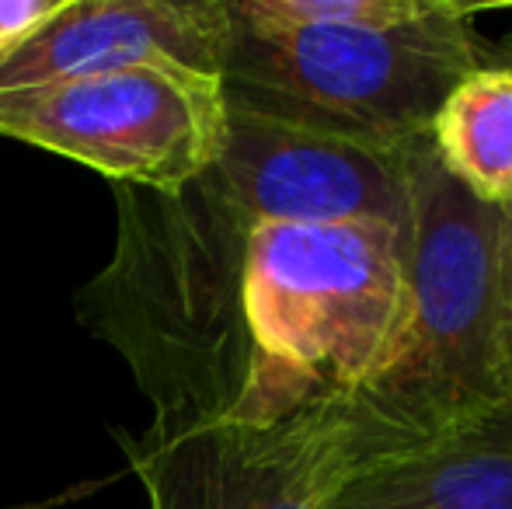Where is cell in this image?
<instances>
[{"label":"cell","instance_id":"9c48e42d","mask_svg":"<svg viewBox=\"0 0 512 509\" xmlns=\"http://www.w3.org/2000/svg\"><path fill=\"white\" fill-rule=\"evenodd\" d=\"M335 509H512V405L356 468Z\"/></svg>","mask_w":512,"mask_h":509},{"label":"cell","instance_id":"4fadbf2b","mask_svg":"<svg viewBox=\"0 0 512 509\" xmlns=\"http://www.w3.org/2000/svg\"><path fill=\"white\" fill-rule=\"evenodd\" d=\"M509 217H512V210H509Z\"/></svg>","mask_w":512,"mask_h":509},{"label":"cell","instance_id":"7a4b0ae2","mask_svg":"<svg viewBox=\"0 0 512 509\" xmlns=\"http://www.w3.org/2000/svg\"><path fill=\"white\" fill-rule=\"evenodd\" d=\"M405 304L387 353L342 394L352 471L512 405V217L464 192L429 133L408 154Z\"/></svg>","mask_w":512,"mask_h":509},{"label":"cell","instance_id":"3957f363","mask_svg":"<svg viewBox=\"0 0 512 509\" xmlns=\"http://www.w3.org/2000/svg\"><path fill=\"white\" fill-rule=\"evenodd\" d=\"M223 98L279 123L408 147L429 133L439 105L474 70L512 63L485 42L464 4L394 28H279L258 25L230 4Z\"/></svg>","mask_w":512,"mask_h":509},{"label":"cell","instance_id":"5b68a950","mask_svg":"<svg viewBox=\"0 0 512 509\" xmlns=\"http://www.w3.org/2000/svg\"><path fill=\"white\" fill-rule=\"evenodd\" d=\"M223 133V81L178 63L0 91V136L81 161L115 185L178 189L216 161Z\"/></svg>","mask_w":512,"mask_h":509},{"label":"cell","instance_id":"6da1fadb","mask_svg":"<svg viewBox=\"0 0 512 509\" xmlns=\"http://www.w3.org/2000/svg\"><path fill=\"white\" fill-rule=\"evenodd\" d=\"M119 241L81 293V321L112 342L154 422L279 419L321 398L286 381L244 321L255 220L203 171L178 189L115 185Z\"/></svg>","mask_w":512,"mask_h":509},{"label":"cell","instance_id":"277c9868","mask_svg":"<svg viewBox=\"0 0 512 509\" xmlns=\"http://www.w3.org/2000/svg\"><path fill=\"white\" fill-rule=\"evenodd\" d=\"M241 297L272 370L310 394L349 391L398 332L405 231L380 220L255 227Z\"/></svg>","mask_w":512,"mask_h":509},{"label":"cell","instance_id":"ba28073f","mask_svg":"<svg viewBox=\"0 0 512 509\" xmlns=\"http://www.w3.org/2000/svg\"><path fill=\"white\" fill-rule=\"evenodd\" d=\"M230 32V0H67L32 35L0 53V91L140 63H178L220 77Z\"/></svg>","mask_w":512,"mask_h":509},{"label":"cell","instance_id":"30bf717a","mask_svg":"<svg viewBox=\"0 0 512 509\" xmlns=\"http://www.w3.org/2000/svg\"><path fill=\"white\" fill-rule=\"evenodd\" d=\"M429 140L446 175L478 203L512 210V67H485L439 105Z\"/></svg>","mask_w":512,"mask_h":509},{"label":"cell","instance_id":"5bb4252c","mask_svg":"<svg viewBox=\"0 0 512 509\" xmlns=\"http://www.w3.org/2000/svg\"><path fill=\"white\" fill-rule=\"evenodd\" d=\"M509 67H512V63H509Z\"/></svg>","mask_w":512,"mask_h":509},{"label":"cell","instance_id":"52a82bcc","mask_svg":"<svg viewBox=\"0 0 512 509\" xmlns=\"http://www.w3.org/2000/svg\"><path fill=\"white\" fill-rule=\"evenodd\" d=\"M408 154L411 143L373 147L227 102L223 147L206 171L258 227L380 220L405 231Z\"/></svg>","mask_w":512,"mask_h":509},{"label":"cell","instance_id":"8fae6325","mask_svg":"<svg viewBox=\"0 0 512 509\" xmlns=\"http://www.w3.org/2000/svg\"><path fill=\"white\" fill-rule=\"evenodd\" d=\"M258 25L279 28H394L436 11L439 0H230Z\"/></svg>","mask_w":512,"mask_h":509},{"label":"cell","instance_id":"7c38bea8","mask_svg":"<svg viewBox=\"0 0 512 509\" xmlns=\"http://www.w3.org/2000/svg\"><path fill=\"white\" fill-rule=\"evenodd\" d=\"M67 0H0V53L18 46L42 21L53 18Z\"/></svg>","mask_w":512,"mask_h":509},{"label":"cell","instance_id":"8992f818","mask_svg":"<svg viewBox=\"0 0 512 509\" xmlns=\"http://www.w3.org/2000/svg\"><path fill=\"white\" fill-rule=\"evenodd\" d=\"M119 440L150 509H335L352 475L338 391L279 419L150 422Z\"/></svg>","mask_w":512,"mask_h":509}]
</instances>
